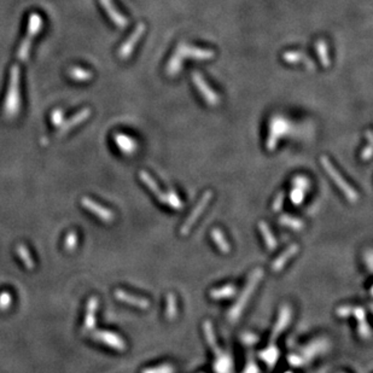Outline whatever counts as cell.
Returning <instances> with one entry per match:
<instances>
[{"instance_id": "1", "label": "cell", "mask_w": 373, "mask_h": 373, "mask_svg": "<svg viewBox=\"0 0 373 373\" xmlns=\"http://www.w3.org/2000/svg\"><path fill=\"white\" fill-rule=\"evenodd\" d=\"M215 57V52L210 49H199L186 44H179L175 50L174 54L169 59L167 65V73L169 76L177 75L181 70V62L183 58H194L207 60L212 59Z\"/></svg>"}, {"instance_id": "2", "label": "cell", "mask_w": 373, "mask_h": 373, "mask_svg": "<svg viewBox=\"0 0 373 373\" xmlns=\"http://www.w3.org/2000/svg\"><path fill=\"white\" fill-rule=\"evenodd\" d=\"M262 278H264V270H262L261 268H256L253 273H251V275L249 277L248 282H246L245 286H244L243 291H241L240 296L238 297L237 302L233 304L231 311L227 313V319L230 320L231 322L236 321V320L239 319L240 314L243 313L244 308H245L246 303L250 301L251 296H253L255 290H256L257 286H259V284L262 280Z\"/></svg>"}, {"instance_id": "3", "label": "cell", "mask_w": 373, "mask_h": 373, "mask_svg": "<svg viewBox=\"0 0 373 373\" xmlns=\"http://www.w3.org/2000/svg\"><path fill=\"white\" fill-rule=\"evenodd\" d=\"M139 178H140V180L143 181L144 185H145L146 187H148L149 190L155 194V197L159 199V202H161V203L167 204V206L172 207L173 209L178 210V209L183 208L184 203L181 202L180 197L178 196V194L175 193L174 191L164 192L162 188H160L159 184L156 183V180H155L154 178H152L151 175H150L149 173L146 172V170H140V172H139Z\"/></svg>"}, {"instance_id": "4", "label": "cell", "mask_w": 373, "mask_h": 373, "mask_svg": "<svg viewBox=\"0 0 373 373\" xmlns=\"http://www.w3.org/2000/svg\"><path fill=\"white\" fill-rule=\"evenodd\" d=\"M320 163H321L322 168L325 169V172L327 173L328 177L332 179L333 183L337 185V187L342 191V193L344 196L346 197L350 203H356L359 201V193L358 191L355 190L354 187H351L348 183H346V179L341 175V173L338 172L337 169L335 168V165L332 164V162L328 160L327 156H321L320 157Z\"/></svg>"}, {"instance_id": "5", "label": "cell", "mask_w": 373, "mask_h": 373, "mask_svg": "<svg viewBox=\"0 0 373 373\" xmlns=\"http://www.w3.org/2000/svg\"><path fill=\"white\" fill-rule=\"evenodd\" d=\"M212 198H213V192L210 190L206 191V192L203 193V196L201 197L198 203L196 204V207H194L192 212L190 213L187 219L185 220V222H184L183 226L180 227V235L183 236V237H186L187 235H190L191 230H192V227L197 222V220L199 219V216L203 214L204 210H206L207 207L209 206L210 202H212Z\"/></svg>"}, {"instance_id": "6", "label": "cell", "mask_w": 373, "mask_h": 373, "mask_svg": "<svg viewBox=\"0 0 373 373\" xmlns=\"http://www.w3.org/2000/svg\"><path fill=\"white\" fill-rule=\"evenodd\" d=\"M192 81L196 86V88L201 92L202 97L206 99V102L208 103V105H212V107H215L220 103V97L219 94L216 93L212 87L207 83V81L204 80L203 76L199 74L198 72H194L192 75Z\"/></svg>"}, {"instance_id": "7", "label": "cell", "mask_w": 373, "mask_h": 373, "mask_svg": "<svg viewBox=\"0 0 373 373\" xmlns=\"http://www.w3.org/2000/svg\"><path fill=\"white\" fill-rule=\"evenodd\" d=\"M145 30H146V27L144 23H139V25L136 26L134 31L131 34L130 38L126 40V43L123 44V45L121 46V49L119 50V57L121 59H127L128 57L131 56V53H132L133 50H134L136 43L140 40L141 36H143L144 33H145Z\"/></svg>"}, {"instance_id": "8", "label": "cell", "mask_w": 373, "mask_h": 373, "mask_svg": "<svg viewBox=\"0 0 373 373\" xmlns=\"http://www.w3.org/2000/svg\"><path fill=\"white\" fill-rule=\"evenodd\" d=\"M93 338L98 342L107 344L110 348H114L119 351H125L127 349V343L123 338H121L116 333L109 332V331H98L93 333Z\"/></svg>"}, {"instance_id": "9", "label": "cell", "mask_w": 373, "mask_h": 373, "mask_svg": "<svg viewBox=\"0 0 373 373\" xmlns=\"http://www.w3.org/2000/svg\"><path fill=\"white\" fill-rule=\"evenodd\" d=\"M82 206L85 207L88 212H91L92 214L96 215L97 217L102 220L104 222H112L115 219V214L110 209L102 207L101 204L96 203L94 201H92L91 198H82Z\"/></svg>"}, {"instance_id": "10", "label": "cell", "mask_w": 373, "mask_h": 373, "mask_svg": "<svg viewBox=\"0 0 373 373\" xmlns=\"http://www.w3.org/2000/svg\"><path fill=\"white\" fill-rule=\"evenodd\" d=\"M298 251H299L298 244H291L288 249H285V250H284L283 253L280 254L279 256L274 260V261H273L272 266H270L272 272L278 273V272H280V270H283L284 267H285V265L288 264V262L290 261L293 256H296V255L298 254Z\"/></svg>"}, {"instance_id": "11", "label": "cell", "mask_w": 373, "mask_h": 373, "mask_svg": "<svg viewBox=\"0 0 373 373\" xmlns=\"http://www.w3.org/2000/svg\"><path fill=\"white\" fill-rule=\"evenodd\" d=\"M115 297L119 299L120 302H123L126 304H130V306L136 307L139 309H149L150 308V301L144 297H139V296L132 295V293H128L123 290H116L115 291Z\"/></svg>"}, {"instance_id": "12", "label": "cell", "mask_w": 373, "mask_h": 373, "mask_svg": "<svg viewBox=\"0 0 373 373\" xmlns=\"http://www.w3.org/2000/svg\"><path fill=\"white\" fill-rule=\"evenodd\" d=\"M291 315H293V313H291L290 307L284 306L282 308V311H280L279 317H278L277 324H275L274 328H273L272 335H270V344L274 343V341L279 337L280 333H282L283 331L288 327L289 322H290V320H291Z\"/></svg>"}, {"instance_id": "13", "label": "cell", "mask_w": 373, "mask_h": 373, "mask_svg": "<svg viewBox=\"0 0 373 373\" xmlns=\"http://www.w3.org/2000/svg\"><path fill=\"white\" fill-rule=\"evenodd\" d=\"M101 2H102V5L104 6L105 11H107V15H109V17L111 18V21L117 26V27L123 28L128 25L127 18H126L125 16H123L122 14H120V12L117 11L116 7H115V5H114V2H112L111 0H101Z\"/></svg>"}, {"instance_id": "14", "label": "cell", "mask_w": 373, "mask_h": 373, "mask_svg": "<svg viewBox=\"0 0 373 373\" xmlns=\"http://www.w3.org/2000/svg\"><path fill=\"white\" fill-rule=\"evenodd\" d=\"M283 59L285 62L290 63V64H296V63H303L304 67H307L308 69L314 70L315 65L314 63L312 62V59L309 58L307 54H304L303 52L299 51H288L284 52L283 53Z\"/></svg>"}, {"instance_id": "15", "label": "cell", "mask_w": 373, "mask_h": 373, "mask_svg": "<svg viewBox=\"0 0 373 373\" xmlns=\"http://www.w3.org/2000/svg\"><path fill=\"white\" fill-rule=\"evenodd\" d=\"M210 236H212L213 241L215 243V245L217 246L220 251L222 254H230L231 250H232V246H231L230 241L226 239L224 236V233L219 230V228H213L212 232H210Z\"/></svg>"}, {"instance_id": "16", "label": "cell", "mask_w": 373, "mask_h": 373, "mask_svg": "<svg viewBox=\"0 0 373 373\" xmlns=\"http://www.w3.org/2000/svg\"><path fill=\"white\" fill-rule=\"evenodd\" d=\"M236 293H237V288L230 284V285L221 286V288L213 289V290H210L209 296L213 299H227L233 297Z\"/></svg>"}, {"instance_id": "17", "label": "cell", "mask_w": 373, "mask_h": 373, "mask_svg": "<svg viewBox=\"0 0 373 373\" xmlns=\"http://www.w3.org/2000/svg\"><path fill=\"white\" fill-rule=\"evenodd\" d=\"M259 230H260V233H261L262 238H264L265 240V244H266L267 249L270 251L275 250L278 246V241L277 239H275L274 236H273L272 231L269 230L268 225L266 224L265 221H260L259 222Z\"/></svg>"}, {"instance_id": "18", "label": "cell", "mask_w": 373, "mask_h": 373, "mask_svg": "<svg viewBox=\"0 0 373 373\" xmlns=\"http://www.w3.org/2000/svg\"><path fill=\"white\" fill-rule=\"evenodd\" d=\"M97 308H98V298L92 297L87 306V314H86L85 320V331H88L94 327V324H96Z\"/></svg>"}, {"instance_id": "19", "label": "cell", "mask_w": 373, "mask_h": 373, "mask_svg": "<svg viewBox=\"0 0 373 373\" xmlns=\"http://www.w3.org/2000/svg\"><path fill=\"white\" fill-rule=\"evenodd\" d=\"M178 315V307H177V297L174 293H167L165 298V318L168 321H173L177 319Z\"/></svg>"}, {"instance_id": "20", "label": "cell", "mask_w": 373, "mask_h": 373, "mask_svg": "<svg viewBox=\"0 0 373 373\" xmlns=\"http://www.w3.org/2000/svg\"><path fill=\"white\" fill-rule=\"evenodd\" d=\"M203 331H204V336H206V340H207V342H208L210 348H212L213 350H214L215 354L220 355V354H221V350H220V348H219V346H217L216 337H215L214 328H213L212 322H210V321H204Z\"/></svg>"}, {"instance_id": "21", "label": "cell", "mask_w": 373, "mask_h": 373, "mask_svg": "<svg viewBox=\"0 0 373 373\" xmlns=\"http://www.w3.org/2000/svg\"><path fill=\"white\" fill-rule=\"evenodd\" d=\"M279 224L285 226V227L291 228V230H293V231H301V230H303L304 226H306V224H304L301 219H298V217H295V216H291V215H288V214H284L279 217Z\"/></svg>"}, {"instance_id": "22", "label": "cell", "mask_w": 373, "mask_h": 373, "mask_svg": "<svg viewBox=\"0 0 373 373\" xmlns=\"http://www.w3.org/2000/svg\"><path fill=\"white\" fill-rule=\"evenodd\" d=\"M315 49H317L318 56H319L320 62H321L322 67L328 68L331 64L330 57H328V50H327V44L324 39H319L315 44Z\"/></svg>"}, {"instance_id": "23", "label": "cell", "mask_w": 373, "mask_h": 373, "mask_svg": "<svg viewBox=\"0 0 373 373\" xmlns=\"http://www.w3.org/2000/svg\"><path fill=\"white\" fill-rule=\"evenodd\" d=\"M262 355H268V356H261V359L264 360V361H266L267 364L269 365L270 367H273V365H274V362L278 360V350L275 348H273V346H270V348L266 349V350L262 351Z\"/></svg>"}, {"instance_id": "24", "label": "cell", "mask_w": 373, "mask_h": 373, "mask_svg": "<svg viewBox=\"0 0 373 373\" xmlns=\"http://www.w3.org/2000/svg\"><path fill=\"white\" fill-rule=\"evenodd\" d=\"M116 138H119L120 140L123 141L122 143H117V145H119V148L122 150V151H125V154H133V151H134L135 149V144L134 141L131 140L130 138H127V136H116Z\"/></svg>"}, {"instance_id": "25", "label": "cell", "mask_w": 373, "mask_h": 373, "mask_svg": "<svg viewBox=\"0 0 373 373\" xmlns=\"http://www.w3.org/2000/svg\"><path fill=\"white\" fill-rule=\"evenodd\" d=\"M141 373H175V369L172 365H161V366L156 367H149V369H144Z\"/></svg>"}, {"instance_id": "26", "label": "cell", "mask_w": 373, "mask_h": 373, "mask_svg": "<svg viewBox=\"0 0 373 373\" xmlns=\"http://www.w3.org/2000/svg\"><path fill=\"white\" fill-rule=\"evenodd\" d=\"M17 254L20 255V257H21V259H22L23 264H25L26 266L28 267V268H29V269L33 268V266H34L33 260L30 259V255H29V253H28L27 248H25V246H23V245H20L17 248Z\"/></svg>"}, {"instance_id": "27", "label": "cell", "mask_w": 373, "mask_h": 373, "mask_svg": "<svg viewBox=\"0 0 373 373\" xmlns=\"http://www.w3.org/2000/svg\"><path fill=\"white\" fill-rule=\"evenodd\" d=\"M304 193H306V191L301 190V188L298 187H293V191H291L290 194L293 203L296 204V206H299V204L302 203V201H303Z\"/></svg>"}, {"instance_id": "28", "label": "cell", "mask_w": 373, "mask_h": 373, "mask_svg": "<svg viewBox=\"0 0 373 373\" xmlns=\"http://www.w3.org/2000/svg\"><path fill=\"white\" fill-rule=\"evenodd\" d=\"M359 335L360 337L364 338V340H370L371 338V328H370L369 324L365 321H360L359 324Z\"/></svg>"}, {"instance_id": "29", "label": "cell", "mask_w": 373, "mask_h": 373, "mask_svg": "<svg viewBox=\"0 0 373 373\" xmlns=\"http://www.w3.org/2000/svg\"><path fill=\"white\" fill-rule=\"evenodd\" d=\"M293 187H298V188H301V190L306 191L307 188L309 187V181L307 178L299 175V177H296L295 179H293Z\"/></svg>"}, {"instance_id": "30", "label": "cell", "mask_w": 373, "mask_h": 373, "mask_svg": "<svg viewBox=\"0 0 373 373\" xmlns=\"http://www.w3.org/2000/svg\"><path fill=\"white\" fill-rule=\"evenodd\" d=\"M11 303V296L7 293H0V309H6Z\"/></svg>"}, {"instance_id": "31", "label": "cell", "mask_w": 373, "mask_h": 373, "mask_svg": "<svg viewBox=\"0 0 373 373\" xmlns=\"http://www.w3.org/2000/svg\"><path fill=\"white\" fill-rule=\"evenodd\" d=\"M76 241H78V238H76V235L74 232H70L67 237V241H65L64 246L65 249L68 250H73V248H75Z\"/></svg>"}, {"instance_id": "32", "label": "cell", "mask_w": 373, "mask_h": 373, "mask_svg": "<svg viewBox=\"0 0 373 373\" xmlns=\"http://www.w3.org/2000/svg\"><path fill=\"white\" fill-rule=\"evenodd\" d=\"M284 196H285V194H284V192H280L279 194H278L277 197H275L274 203H273V212H279V210L283 208Z\"/></svg>"}, {"instance_id": "33", "label": "cell", "mask_w": 373, "mask_h": 373, "mask_svg": "<svg viewBox=\"0 0 373 373\" xmlns=\"http://www.w3.org/2000/svg\"><path fill=\"white\" fill-rule=\"evenodd\" d=\"M371 157H372V143H369L366 148L362 150L361 160H364V161H369V160H371Z\"/></svg>"}, {"instance_id": "34", "label": "cell", "mask_w": 373, "mask_h": 373, "mask_svg": "<svg viewBox=\"0 0 373 373\" xmlns=\"http://www.w3.org/2000/svg\"><path fill=\"white\" fill-rule=\"evenodd\" d=\"M366 262H367V268H369L370 272H372V254H371V251H367Z\"/></svg>"}]
</instances>
